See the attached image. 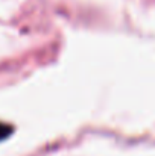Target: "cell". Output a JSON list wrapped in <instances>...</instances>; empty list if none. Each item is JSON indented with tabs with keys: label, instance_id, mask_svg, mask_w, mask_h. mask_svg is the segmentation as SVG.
I'll list each match as a JSON object with an SVG mask.
<instances>
[{
	"label": "cell",
	"instance_id": "obj_1",
	"mask_svg": "<svg viewBox=\"0 0 155 156\" xmlns=\"http://www.w3.org/2000/svg\"><path fill=\"white\" fill-rule=\"evenodd\" d=\"M12 132V127L11 126H6V124H0V140L6 138L9 133Z\"/></svg>",
	"mask_w": 155,
	"mask_h": 156
}]
</instances>
